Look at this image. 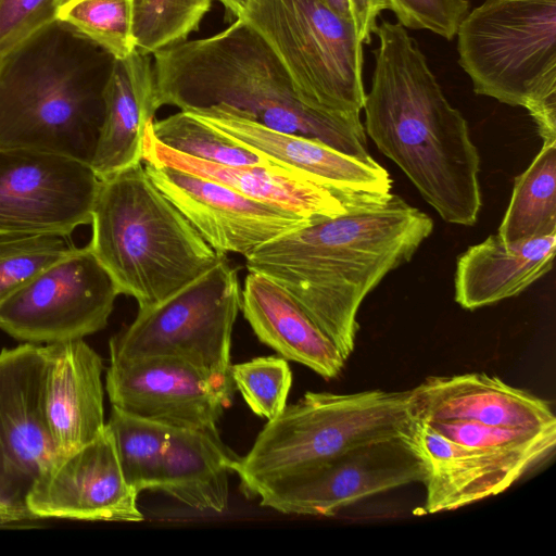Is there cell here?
Masks as SVG:
<instances>
[{"label": "cell", "instance_id": "cell-12", "mask_svg": "<svg viewBox=\"0 0 556 556\" xmlns=\"http://www.w3.org/2000/svg\"><path fill=\"white\" fill-rule=\"evenodd\" d=\"M419 457L400 438L349 448L262 486L261 506L282 514L333 516L361 500L421 482Z\"/></svg>", "mask_w": 556, "mask_h": 556}, {"label": "cell", "instance_id": "cell-26", "mask_svg": "<svg viewBox=\"0 0 556 556\" xmlns=\"http://www.w3.org/2000/svg\"><path fill=\"white\" fill-rule=\"evenodd\" d=\"M556 233V141L543 143L514 180L497 235L506 242Z\"/></svg>", "mask_w": 556, "mask_h": 556}, {"label": "cell", "instance_id": "cell-34", "mask_svg": "<svg viewBox=\"0 0 556 556\" xmlns=\"http://www.w3.org/2000/svg\"><path fill=\"white\" fill-rule=\"evenodd\" d=\"M397 23L406 29L429 30L447 40L456 37L469 11L468 0H388Z\"/></svg>", "mask_w": 556, "mask_h": 556}, {"label": "cell", "instance_id": "cell-11", "mask_svg": "<svg viewBox=\"0 0 556 556\" xmlns=\"http://www.w3.org/2000/svg\"><path fill=\"white\" fill-rule=\"evenodd\" d=\"M43 346L0 352V523L34 519L26 500L58 462L43 403Z\"/></svg>", "mask_w": 556, "mask_h": 556}, {"label": "cell", "instance_id": "cell-22", "mask_svg": "<svg viewBox=\"0 0 556 556\" xmlns=\"http://www.w3.org/2000/svg\"><path fill=\"white\" fill-rule=\"evenodd\" d=\"M103 119L90 167L103 180L142 163V139L154 121L155 77L150 55L113 60L103 90Z\"/></svg>", "mask_w": 556, "mask_h": 556}, {"label": "cell", "instance_id": "cell-37", "mask_svg": "<svg viewBox=\"0 0 556 556\" xmlns=\"http://www.w3.org/2000/svg\"><path fill=\"white\" fill-rule=\"evenodd\" d=\"M342 17L353 21L348 0H319Z\"/></svg>", "mask_w": 556, "mask_h": 556}, {"label": "cell", "instance_id": "cell-36", "mask_svg": "<svg viewBox=\"0 0 556 556\" xmlns=\"http://www.w3.org/2000/svg\"><path fill=\"white\" fill-rule=\"evenodd\" d=\"M348 3L358 39L369 45L380 13L389 10L388 0H348Z\"/></svg>", "mask_w": 556, "mask_h": 556}, {"label": "cell", "instance_id": "cell-4", "mask_svg": "<svg viewBox=\"0 0 556 556\" xmlns=\"http://www.w3.org/2000/svg\"><path fill=\"white\" fill-rule=\"evenodd\" d=\"M113 60L58 18L35 33L0 63V149L90 164Z\"/></svg>", "mask_w": 556, "mask_h": 556}, {"label": "cell", "instance_id": "cell-15", "mask_svg": "<svg viewBox=\"0 0 556 556\" xmlns=\"http://www.w3.org/2000/svg\"><path fill=\"white\" fill-rule=\"evenodd\" d=\"M156 188L216 252L243 256L283 233L313 222L222 184L167 167L144 164Z\"/></svg>", "mask_w": 556, "mask_h": 556}, {"label": "cell", "instance_id": "cell-27", "mask_svg": "<svg viewBox=\"0 0 556 556\" xmlns=\"http://www.w3.org/2000/svg\"><path fill=\"white\" fill-rule=\"evenodd\" d=\"M106 426L126 482L139 494L157 491L170 427L112 406Z\"/></svg>", "mask_w": 556, "mask_h": 556}, {"label": "cell", "instance_id": "cell-30", "mask_svg": "<svg viewBox=\"0 0 556 556\" xmlns=\"http://www.w3.org/2000/svg\"><path fill=\"white\" fill-rule=\"evenodd\" d=\"M213 0H132L136 50L152 55L198 30Z\"/></svg>", "mask_w": 556, "mask_h": 556}, {"label": "cell", "instance_id": "cell-35", "mask_svg": "<svg viewBox=\"0 0 556 556\" xmlns=\"http://www.w3.org/2000/svg\"><path fill=\"white\" fill-rule=\"evenodd\" d=\"M59 0H0V63L56 20Z\"/></svg>", "mask_w": 556, "mask_h": 556}, {"label": "cell", "instance_id": "cell-20", "mask_svg": "<svg viewBox=\"0 0 556 556\" xmlns=\"http://www.w3.org/2000/svg\"><path fill=\"white\" fill-rule=\"evenodd\" d=\"M153 122L147 124L142 139L144 164L174 168L210 179L245 197L296 213L313 223L337 217L351 210L380 204L349 202L279 166H231L180 153L155 138Z\"/></svg>", "mask_w": 556, "mask_h": 556}, {"label": "cell", "instance_id": "cell-39", "mask_svg": "<svg viewBox=\"0 0 556 556\" xmlns=\"http://www.w3.org/2000/svg\"><path fill=\"white\" fill-rule=\"evenodd\" d=\"M66 1H68V0H59L60 4H62V3L66 2Z\"/></svg>", "mask_w": 556, "mask_h": 556}, {"label": "cell", "instance_id": "cell-17", "mask_svg": "<svg viewBox=\"0 0 556 556\" xmlns=\"http://www.w3.org/2000/svg\"><path fill=\"white\" fill-rule=\"evenodd\" d=\"M138 495L123 476L105 424L94 440L58 459L35 483L26 504L34 519L138 522L144 518Z\"/></svg>", "mask_w": 556, "mask_h": 556}, {"label": "cell", "instance_id": "cell-21", "mask_svg": "<svg viewBox=\"0 0 556 556\" xmlns=\"http://www.w3.org/2000/svg\"><path fill=\"white\" fill-rule=\"evenodd\" d=\"M43 403L60 457L94 440L105 428L102 359L83 339L43 346Z\"/></svg>", "mask_w": 556, "mask_h": 556}, {"label": "cell", "instance_id": "cell-18", "mask_svg": "<svg viewBox=\"0 0 556 556\" xmlns=\"http://www.w3.org/2000/svg\"><path fill=\"white\" fill-rule=\"evenodd\" d=\"M399 437L424 465L425 514L451 511L498 495L535 468L525 460L455 443L414 418Z\"/></svg>", "mask_w": 556, "mask_h": 556}, {"label": "cell", "instance_id": "cell-24", "mask_svg": "<svg viewBox=\"0 0 556 556\" xmlns=\"http://www.w3.org/2000/svg\"><path fill=\"white\" fill-rule=\"evenodd\" d=\"M555 251L556 233L513 242L491 235L457 257L455 301L473 311L515 296L553 268Z\"/></svg>", "mask_w": 556, "mask_h": 556}, {"label": "cell", "instance_id": "cell-8", "mask_svg": "<svg viewBox=\"0 0 556 556\" xmlns=\"http://www.w3.org/2000/svg\"><path fill=\"white\" fill-rule=\"evenodd\" d=\"M270 47L307 106L361 114L363 43L353 21L319 0H248L240 15Z\"/></svg>", "mask_w": 556, "mask_h": 556}, {"label": "cell", "instance_id": "cell-29", "mask_svg": "<svg viewBox=\"0 0 556 556\" xmlns=\"http://www.w3.org/2000/svg\"><path fill=\"white\" fill-rule=\"evenodd\" d=\"M446 439L538 467L553 452L556 431L486 426L459 420L424 421Z\"/></svg>", "mask_w": 556, "mask_h": 556}, {"label": "cell", "instance_id": "cell-2", "mask_svg": "<svg viewBox=\"0 0 556 556\" xmlns=\"http://www.w3.org/2000/svg\"><path fill=\"white\" fill-rule=\"evenodd\" d=\"M378 47L365 131L450 224L477 223L482 197L480 155L467 121L452 106L417 41L397 22L375 28Z\"/></svg>", "mask_w": 556, "mask_h": 556}, {"label": "cell", "instance_id": "cell-7", "mask_svg": "<svg viewBox=\"0 0 556 556\" xmlns=\"http://www.w3.org/2000/svg\"><path fill=\"white\" fill-rule=\"evenodd\" d=\"M410 389L349 394L307 392L268 420L251 450L232 463L248 497L269 482L354 446L399 437L410 420Z\"/></svg>", "mask_w": 556, "mask_h": 556}, {"label": "cell", "instance_id": "cell-9", "mask_svg": "<svg viewBox=\"0 0 556 556\" xmlns=\"http://www.w3.org/2000/svg\"><path fill=\"white\" fill-rule=\"evenodd\" d=\"M241 309L237 268L224 256L213 268L164 301L139 308L134 321L110 340V362L178 358L228 393L231 334Z\"/></svg>", "mask_w": 556, "mask_h": 556}, {"label": "cell", "instance_id": "cell-38", "mask_svg": "<svg viewBox=\"0 0 556 556\" xmlns=\"http://www.w3.org/2000/svg\"><path fill=\"white\" fill-rule=\"evenodd\" d=\"M237 18L242 14L248 0H218Z\"/></svg>", "mask_w": 556, "mask_h": 556}, {"label": "cell", "instance_id": "cell-6", "mask_svg": "<svg viewBox=\"0 0 556 556\" xmlns=\"http://www.w3.org/2000/svg\"><path fill=\"white\" fill-rule=\"evenodd\" d=\"M456 36L473 91L525 108L543 143L556 141V0H484Z\"/></svg>", "mask_w": 556, "mask_h": 556}, {"label": "cell", "instance_id": "cell-23", "mask_svg": "<svg viewBox=\"0 0 556 556\" xmlns=\"http://www.w3.org/2000/svg\"><path fill=\"white\" fill-rule=\"evenodd\" d=\"M241 309L261 342L281 357L300 363L325 379L342 371L345 359L298 301L268 277L249 271Z\"/></svg>", "mask_w": 556, "mask_h": 556}, {"label": "cell", "instance_id": "cell-28", "mask_svg": "<svg viewBox=\"0 0 556 556\" xmlns=\"http://www.w3.org/2000/svg\"><path fill=\"white\" fill-rule=\"evenodd\" d=\"M152 129L166 147L197 159L231 166H278L185 111L154 121Z\"/></svg>", "mask_w": 556, "mask_h": 556}, {"label": "cell", "instance_id": "cell-5", "mask_svg": "<svg viewBox=\"0 0 556 556\" xmlns=\"http://www.w3.org/2000/svg\"><path fill=\"white\" fill-rule=\"evenodd\" d=\"M90 224L89 249L139 308L164 301L226 256L156 188L142 163L101 180Z\"/></svg>", "mask_w": 556, "mask_h": 556}, {"label": "cell", "instance_id": "cell-19", "mask_svg": "<svg viewBox=\"0 0 556 556\" xmlns=\"http://www.w3.org/2000/svg\"><path fill=\"white\" fill-rule=\"evenodd\" d=\"M412 418L459 420L486 426L556 431L548 402L496 376H432L410 389Z\"/></svg>", "mask_w": 556, "mask_h": 556}, {"label": "cell", "instance_id": "cell-14", "mask_svg": "<svg viewBox=\"0 0 556 556\" xmlns=\"http://www.w3.org/2000/svg\"><path fill=\"white\" fill-rule=\"evenodd\" d=\"M188 113L276 165L349 202L381 203L392 194V179L376 161L364 162L319 140L271 129L226 105Z\"/></svg>", "mask_w": 556, "mask_h": 556}, {"label": "cell", "instance_id": "cell-25", "mask_svg": "<svg viewBox=\"0 0 556 556\" xmlns=\"http://www.w3.org/2000/svg\"><path fill=\"white\" fill-rule=\"evenodd\" d=\"M236 459L217 429L172 428L157 491L191 508L220 514L228 507V475Z\"/></svg>", "mask_w": 556, "mask_h": 556}, {"label": "cell", "instance_id": "cell-32", "mask_svg": "<svg viewBox=\"0 0 556 556\" xmlns=\"http://www.w3.org/2000/svg\"><path fill=\"white\" fill-rule=\"evenodd\" d=\"M65 238L51 235L0 236V304L75 249Z\"/></svg>", "mask_w": 556, "mask_h": 556}, {"label": "cell", "instance_id": "cell-16", "mask_svg": "<svg viewBox=\"0 0 556 556\" xmlns=\"http://www.w3.org/2000/svg\"><path fill=\"white\" fill-rule=\"evenodd\" d=\"M112 406L170 428L215 430L232 395L191 364L172 357L110 362Z\"/></svg>", "mask_w": 556, "mask_h": 556}, {"label": "cell", "instance_id": "cell-3", "mask_svg": "<svg viewBox=\"0 0 556 556\" xmlns=\"http://www.w3.org/2000/svg\"><path fill=\"white\" fill-rule=\"evenodd\" d=\"M152 55L157 109L172 105L189 112L226 105L271 129L375 162L359 114H329L303 103L274 51L239 17L219 33Z\"/></svg>", "mask_w": 556, "mask_h": 556}, {"label": "cell", "instance_id": "cell-10", "mask_svg": "<svg viewBox=\"0 0 556 556\" xmlns=\"http://www.w3.org/2000/svg\"><path fill=\"white\" fill-rule=\"evenodd\" d=\"M118 294L89 247L75 248L0 304V329L34 344L83 339L106 326Z\"/></svg>", "mask_w": 556, "mask_h": 556}, {"label": "cell", "instance_id": "cell-31", "mask_svg": "<svg viewBox=\"0 0 556 556\" xmlns=\"http://www.w3.org/2000/svg\"><path fill=\"white\" fill-rule=\"evenodd\" d=\"M56 18L72 25L115 60L136 51L132 0H68L59 5Z\"/></svg>", "mask_w": 556, "mask_h": 556}, {"label": "cell", "instance_id": "cell-33", "mask_svg": "<svg viewBox=\"0 0 556 556\" xmlns=\"http://www.w3.org/2000/svg\"><path fill=\"white\" fill-rule=\"evenodd\" d=\"M231 379L250 409L271 420L286 407L292 386L288 362L278 356H261L231 365Z\"/></svg>", "mask_w": 556, "mask_h": 556}, {"label": "cell", "instance_id": "cell-13", "mask_svg": "<svg viewBox=\"0 0 556 556\" xmlns=\"http://www.w3.org/2000/svg\"><path fill=\"white\" fill-rule=\"evenodd\" d=\"M101 179L89 164L28 149H0V236L67 237L91 223Z\"/></svg>", "mask_w": 556, "mask_h": 556}, {"label": "cell", "instance_id": "cell-1", "mask_svg": "<svg viewBox=\"0 0 556 556\" xmlns=\"http://www.w3.org/2000/svg\"><path fill=\"white\" fill-rule=\"evenodd\" d=\"M432 230L429 215L392 193L383 203L263 243L244 255L245 267L282 286L346 361L361 304L388 273L412 260Z\"/></svg>", "mask_w": 556, "mask_h": 556}]
</instances>
